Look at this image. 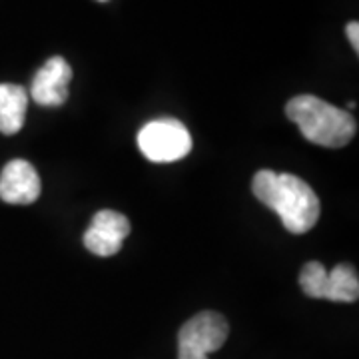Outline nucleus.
Instances as JSON below:
<instances>
[{"label":"nucleus","mask_w":359,"mask_h":359,"mask_svg":"<svg viewBox=\"0 0 359 359\" xmlns=\"http://www.w3.org/2000/svg\"><path fill=\"white\" fill-rule=\"evenodd\" d=\"M252 190L262 204L280 216L283 228L292 233H306L320 219L318 194L311 190L308 182L294 174L259 170L252 180Z\"/></svg>","instance_id":"obj_1"},{"label":"nucleus","mask_w":359,"mask_h":359,"mask_svg":"<svg viewBox=\"0 0 359 359\" xmlns=\"http://www.w3.org/2000/svg\"><path fill=\"white\" fill-rule=\"evenodd\" d=\"M285 116L297 124L306 140L323 148H344L358 132V122L347 110L311 94L294 96L285 104Z\"/></svg>","instance_id":"obj_2"},{"label":"nucleus","mask_w":359,"mask_h":359,"mask_svg":"<svg viewBox=\"0 0 359 359\" xmlns=\"http://www.w3.org/2000/svg\"><path fill=\"white\" fill-rule=\"evenodd\" d=\"M299 285L304 294L316 299L351 304L359 297L358 269L349 264H339L327 271L320 262H308L299 273Z\"/></svg>","instance_id":"obj_3"},{"label":"nucleus","mask_w":359,"mask_h":359,"mask_svg":"<svg viewBox=\"0 0 359 359\" xmlns=\"http://www.w3.org/2000/svg\"><path fill=\"white\" fill-rule=\"evenodd\" d=\"M138 148L150 162L170 164L190 154L192 136L176 118H158L140 130Z\"/></svg>","instance_id":"obj_4"},{"label":"nucleus","mask_w":359,"mask_h":359,"mask_svg":"<svg viewBox=\"0 0 359 359\" xmlns=\"http://www.w3.org/2000/svg\"><path fill=\"white\" fill-rule=\"evenodd\" d=\"M230 334L228 321L216 311H202L188 320L178 335V359H208L218 351Z\"/></svg>","instance_id":"obj_5"},{"label":"nucleus","mask_w":359,"mask_h":359,"mask_svg":"<svg viewBox=\"0 0 359 359\" xmlns=\"http://www.w3.org/2000/svg\"><path fill=\"white\" fill-rule=\"evenodd\" d=\"M130 233V222L116 210H100L94 214L88 230L84 231V245L98 257L116 256Z\"/></svg>","instance_id":"obj_6"},{"label":"nucleus","mask_w":359,"mask_h":359,"mask_svg":"<svg viewBox=\"0 0 359 359\" xmlns=\"http://www.w3.org/2000/svg\"><path fill=\"white\" fill-rule=\"evenodd\" d=\"M72 68L62 56H52L32 78L28 96L40 106H62L68 100Z\"/></svg>","instance_id":"obj_7"},{"label":"nucleus","mask_w":359,"mask_h":359,"mask_svg":"<svg viewBox=\"0 0 359 359\" xmlns=\"http://www.w3.org/2000/svg\"><path fill=\"white\" fill-rule=\"evenodd\" d=\"M42 184L39 172L26 160H11L0 172V200L6 204L28 205L39 200Z\"/></svg>","instance_id":"obj_8"},{"label":"nucleus","mask_w":359,"mask_h":359,"mask_svg":"<svg viewBox=\"0 0 359 359\" xmlns=\"http://www.w3.org/2000/svg\"><path fill=\"white\" fill-rule=\"evenodd\" d=\"M28 90L20 84L4 82L0 84V132L6 136L18 134L26 120L28 110Z\"/></svg>","instance_id":"obj_9"},{"label":"nucleus","mask_w":359,"mask_h":359,"mask_svg":"<svg viewBox=\"0 0 359 359\" xmlns=\"http://www.w3.org/2000/svg\"><path fill=\"white\" fill-rule=\"evenodd\" d=\"M346 34H347V40L351 42V46H353V50L359 52V22H349L346 26Z\"/></svg>","instance_id":"obj_10"},{"label":"nucleus","mask_w":359,"mask_h":359,"mask_svg":"<svg viewBox=\"0 0 359 359\" xmlns=\"http://www.w3.org/2000/svg\"><path fill=\"white\" fill-rule=\"evenodd\" d=\"M355 108V102H347V110H353Z\"/></svg>","instance_id":"obj_11"},{"label":"nucleus","mask_w":359,"mask_h":359,"mask_svg":"<svg viewBox=\"0 0 359 359\" xmlns=\"http://www.w3.org/2000/svg\"><path fill=\"white\" fill-rule=\"evenodd\" d=\"M102 2H104V0H102Z\"/></svg>","instance_id":"obj_12"}]
</instances>
